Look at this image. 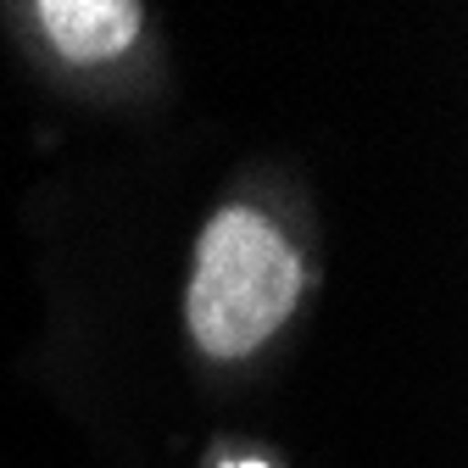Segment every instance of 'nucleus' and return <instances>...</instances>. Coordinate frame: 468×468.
I'll use <instances>...</instances> for the list:
<instances>
[{
	"mask_svg": "<svg viewBox=\"0 0 468 468\" xmlns=\"http://www.w3.org/2000/svg\"><path fill=\"white\" fill-rule=\"evenodd\" d=\"M302 302V262L290 240L251 207H223L201 246L190 273V335L207 357L234 363L296 313Z\"/></svg>",
	"mask_w": 468,
	"mask_h": 468,
	"instance_id": "nucleus-1",
	"label": "nucleus"
},
{
	"mask_svg": "<svg viewBox=\"0 0 468 468\" xmlns=\"http://www.w3.org/2000/svg\"><path fill=\"white\" fill-rule=\"evenodd\" d=\"M50 34V45L68 62H106L123 56L140 34V6L134 0H45L34 12Z\"/></svg>",
	"mask_w": 468,
	"mask_h": 468,
	"instance_id": "nucleus-2",
	"label": "nucleus"
},
{
	"mask_svg": "<svg viewBox=\"0 0 468 468\" xmlns=\"http://www.w3.org/2000/svg\"><path fill=\"white\" fill-rule=\"evenodd\" d=\"M223 468H268V463H257V457H246V463H223Z\"/></svg>",
	"mask_w": 468,
	"mask_h": 468,
	"instance_id": "nucleus-3",
	"label": "nucleus"
}]
</instances>
